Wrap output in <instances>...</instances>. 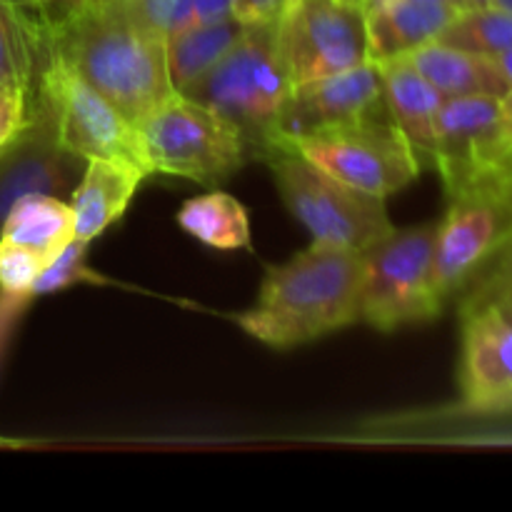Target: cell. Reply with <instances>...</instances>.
<instances>
[{
  "label": "cell",
  "instance_id": "34",
  "mask_svg": "<svg viewBox=\"0 0 512 512\" xmlns=\"http://www.w3.org/2000/svg\"><path fill=\"white\" fill-rule=\"evenodd\" d=\"M338 3L348 5V8H353V10H358V13L368 15L370 10H375L378 5H383L385 0H338Z\"/></svg>",
  "mask_w": 512,
  "mask_h": 512
},
{
  "label": "cell",
  "instance_id": "24",
  "mask_svg": "<svg viewBox=\"0 0 512 512\" xmlns=\"http://www.w3.org/2000/svg\"><path fill=\"white\" fill-rule=\"evenodd\" d=\"M95 273L88 268V240L73 238L38 275L33 285V298L58 290L70 288L78 283H93Z\"/></svg>",
  "mask_w": 512,
  "mask_h": 512
},
{
  "label": "cell",
  "instance_id": "26",
  "mask_svg": "<svg viewBox=\"0 0 512 512\" xmlns=\"http://www.w3.org/2000/svg\"><path fill=\"white\" fill-rule=\"evenodd\" d=\"M512 295V235L505 248L495 255L493 263L468 285L463 293V305L460 310L483 308V305H495L503 298Z\"/></svg>",
  "mask_w": 512,
  "mask_h": 512
},
{
  "label": "cell",
  "instance_id": "17",
  "mask_svg": "<svg viewBox=\"0 0 512 512\" xmlns=\"http://www.w3.org/2000/svg\"><path fill=\"white\" fill-rule=\"evenodd\" d=\"M458 5L443 0H385L365 15L370 60H388L440 38Z\"/></svg>",
  "mask_w": 512,
  "mask_h": 512
},
{
  "label": "cell",
  "instance_id": "1",
  "mask_svg": "<svg viewBox=\"0 0 512 512\" xmlns=\"http://www.w3.org/2000/svg\"><path fill=\"white\" fill-rule=\"evenodd\" d=\"M50 50L140 123L175 93L165 40L145 28L128 0H83L58 20H45Z\"/></svg>",
  "mask_w": 512,
  "mask_h": 512
},
{
  "label": "cell",
  "instance_id": "6",
  "mask_svg": "<svg viewBox=\"0 0 512 512\" xmlns=\"http://www.w3.org/2000/svg\"><path fill=\"white\" fill-rule=\"evenodd\" d=\"M435 223L393 228L363 250L360 323L380 333L443 313L433 285Z\"/></svg>",
  "mask_w": 512,
  "mask_h": 512
},
{
  "label": "cell",
  "instance_id": "32",
  "mask_svg": "<svg viewBox=\"0 0 512 512\" xmlns=\"http://www.w3.org/2000/svg\"><path fill=\"white\" fill-rule=\"evenodd\" d=\"M83 0H38V13L43 20H58L75 10Z\"/></svg>",
  "mask_w": 512,
  "mask_h": 512
},
{
  "label": "cell",
  "instance_id": "28",
  "mask_svg": "<svg viewBox=\"0 0 512 512\" xmlns=\"http://www.w3.org/2000/svg\"><path fill=\"white\" fill-rule=\"evenodd\" d=\"M30 303H33V295H18L0 290V368H3L5 355H8L10 343H13L20 320L28 313Z\"/></svg>",
  "mask_w": 512,
  "mask_h": 512
},
{
  "label": "cell",
  "instance_id": "33",
  "mask_svg": "<svg viewBox=\"0 0 512 512\" xmlns=\"http://www.w3.org/2000/svg\"><path fill=\"white\" fill-rule=\"evenodd\" d=\"M490 60H493L495 70H498V75L503 78V83L508 85V90H510L512 88V48L505 50V53L495 55V58H490Z\"/></svg>",
  "mask_w": 512,
  "mask_h": 512
},
{
  "label": "cell",
  "instance_id": "39",
  "mask_svg": "<svg viewBox=\"0 0 512 512\" xmlns=\"http://www.w3.org/2000/svg\"><path fill=\"white\" fill-rule=\"evenodd\" d=\"M20 5H23V8H28V10H33L35 15H40L38 13V0H18Z\"/></svg>",
  "mask_w": 512,
  "mask_h": 512
},
{
  "label": "cell",
  "instance_id": "16",
  "mask_svg": "<svg viewBox=\"0 0 512 512\" xmlns=\"http://www.w3.org/2000/svg\"><path fill=\"white\" fill-rule=\"evenodd\" d=\"M148 178L140 168L118 160H88L78 185L70 193L75 213V238L93 243L125 215L140 183Z\"/></svg>",
  "mask_w": 512,
  "mask_h": 512
},
{
  "label": "cell",
  "instance_id": "4",
  "mask_svg": "<svg viewBox=\"0 0 512 512\" xmlns=\"http://www.w3.org/2000/svg\"><path fill=\"white\" fill-rule=\"evenodd\" d=\"M155 173L218 188L250 163L238 130L215 110L173 93L138 123Z\"/></svg>",
  "mask_w": 512,
  "mask_h": 512
},
{
  "label": "cell",
  "instance_id": "10",
  "mask_svg": "<svg viewBox=\"0 0 512 512\" xmlns=\"http://www.w3.org/2000/svg\"><path fill=\"white\" fill-rule=\"evenodd\" d=\"M275 40L293 85L370 60L365 15L338 0H295L275 25Z\"/></svg>",
  "mask_w": 512,
  "mask_h": 512
},
{
  "label": "cell",
  "instance_id": "7",
  "mask_svg": "<svg viewBox=\"0 0 512 512\" xmlns=\"http://www.w3.org/2000/svg\"><path fill=\"white\" fill-rule=\"evenodd\" d=\"M512 235V178H488L448 195L435 223L433 285L445 305L468 290Z\"/></svg>",
  "mask_w": 512,
  "mask_h": 512
},
{
  "label": "cell",
  "instance_id": "3",
  "mask_svg": "<svg viewBox=\"0 0 512 512\" xmlns=\"http://www.w3.org/2000/svg\"><path fill=\"white\" fill-rule=\"evenodd\" d=\"M275 25H245L230 53L183 90L238 130L250 160H268L283 150L280 120L293 80L278 53Z\"/></svg>",
  "mask_w": 512,
  "mask_h": 512
},
{
  "label": "cell",
  "instance_id": "29",
  "mask_svg": "<svg viewBox=\"0 0 512 512\" xmlns=\"http://www.w3.org/2000/svg\"><path fill=\"white\" fill-rule=\"evenodd\" d=\"M235 0H180V30L195 28V25L213 23L233 15ZM175 35V33H173Z\"/></svg>",
  "mask_w": 512,
  "mask_h": 512
},
{
  "label": "cell",
  "instance_id": "19",
  "mask_svg": "<svg viewBox=\"0 0 512 512\" xmlns=\"http://www.w3.org/2000/svg\"><path fill=\"white\" fill-rule=\"evenodd\" d=\"M50 55L45 20L18 0H0V83L33 93Z\"/></svg>",
  "mask_w": 512,
  "mask_h": 512
},
{
  "label": "cell",
  "instance_id": "38",
  "mask_svg": "<svg viewBox=\"0 0 512 512\" xmlns=\"http://www.w3.org/2000/svg\"><path fill=\"white\" fill-rule=\"evenodd\" d=\"M490 5H495V8L508 10V13H512V0H490Z\"/></svg>",
  "mask_w": 512,
  "mask_h": 512
},
{
  "label": "cell",
  "instance_id": "27",
  "mask_svg": "<svg viewBox=\"0 0 512 512\" xmlns=\"http://www.w3.org/2000/svg\"><path fill=\"white\" fill-rule=\"evenodd\" d=\"M30 90L15 83H0V148L20 133L30 115Z\"/></svg>",
  "mask_w": 512,
  "mask_h": 512
},
{
  "label": "cell",
  "instance_id": "9",
  "mask_svg": "<svg viewBox=\"0 0 512 512\" xmlns=\"http://www.w3.org/2000/svg\"><path fill=\"white\" fill-rule=\"evenodd\" d=\"M35 88L48 95L58 118L60 140L83 160H118L153 175L138 123L80 78L50 50Z\"/></svg>",
  "mask_w": 512,
  "mask_h": 512
},
{
  "label": "cell",
  "instance_id": "12",
  "mask_svg": "<svg viewBox=\"0 0 512 512\" xmlns=\"http://www.w3.org/2000/svg\"><path fill=\"white\" fill-rule=\"evenodd\" d=\"M433 168L445 195L488 178H510L500 165V98L455 95L440 105Z\"/></svg>",
  "mask_w": 512,
  "mask_h": 512
},
{
  "label": "cell",
  "instance_id": "8",
  "mask_svg": "<svg viewBox=\"0 0 512 512\" xmlns=\"http://www.w3.org/2000/svg\"><path fill=\"white\" fill-rule=\"evenodd\" d=\"M283 148H293L333 178L378 198L400 193L423 170L390 115L288 135Z\"/></svg>",
  "mask_w": 512,
  "mask_h": 512
},
{
  "label": "cell",
  "instance_id": "30",
  "mask_svg": "<svg viewBox=\"0 0 512 512\" xmlns=\"http://www.w3.org/2000/svg\"><path fill=\"white\" fill-rule=\"evenodd\" d=\"M295 5V0H235L233 15L245 25L278 23Z\"/></svg>",
  "mask_w": 512,
  "mask_h": 512
},
{
  "label": "cell",
  "instance_id": "18",
  "mask_svg": "<svg viewBox=\"0 0 512 512\" xmlns=\"http://www.w3.org/2000/svg\"><path fill=\"white\" fill-rule=\"evenodd\" d=\"M398 58L413 65L445 98H455V95H495V98H503L508 93V85L498 75L493 60L468 53V50L453 48V45H445L440 40H433V43L398 55Z\"/></svg>",
  "mask_w": 512,
  "mask_h": 512
},
{
  "label": "cell",
  "instance_id": "5",
  "mask_svg": "<svg viewBox=\"0 0 512 512\" xmlns=\"http://www.w3.org/2000/svg\"><path fill=\"white\" fill-rule=\"evenodd\" d=\"M265 163L273 170L283 203L315 243L365 250L393 230L385 198L333 178L293 148L278 150Z\"/></svg>",
  "mask_w": 512,
  "mask_h": 512
},
{
  "label": "cell",
  "instance_id": "25",
  "mask_svg": "<svg viewBox=\"0 0 512 512\" xmlns=\"http://www.w3.org/2000/svg\"><path fill=\"white\" fill-rule=\"evenodd\" d=\"M48 263L50 258L40 250L0 238V290L33 295L35 280Z\"/></svg>",
  "mask_w": 512,
  "mask_h": 512
},
{
  "label": "cell",
  "instance_id": "31",
  "mask_svg": "<svg viewBox=\"0 0 512 512\" xmlns=\"http://www.w3.org/2000/svg\"><path fill=\"white\" fill-rule=\"evenodd\" d=\"M500 165L512 178V88L500 98Z\"/></svg>",
  "mask_w": 512,
  "mask_h": 512
},
{
  "label": "cell",
  "instance_id": "37",
  "mask_svg": "<svg viewBox=\"0 0 512 512\" xmlns=\"http://www.w3.org/2000/svg\"><path fill=\"white\" fill-rule=\"evenodd\" d=\"M490 0H460V8H485Z\"/></svg>",
  "mask_w": 512,
  "mask_h": 512
},
{
  "label": "cell",
  "instance_id": "20",
  "mask_svg": "<svg viewBox=\"0 0 512 512\" xmlns=\"http://www.w3.org/2000/svg\"><path fill=\"white\" fill-rule=\"evenodd\" d=\"M243 33L245 23L230 15V18L195 25V28L170 35L165 40V60H168V75L175 93H183L210 68H215Z\"/></svg>",
  "mask_w": 512,
  "mask_h": 512
},
{
  "label": "cell",
  "instance_id": "13",
  "mask_svg": "<svg viewBox=\"0 0 512 512\" xmlns=\"http://www.w3.org/2000/svg\"><path fill=\"white\" fill-rule=\"evenodd\" d=\"M388 115L383 98V78L375 60L355 65L343 73L295 83L280 120V138L355 123Z\"/></svg>",
  "mask_w": 512,
  "mask_h": 512
},
{
  "label": "cell",
  "instance_id": "11",
  "mask_svg": "<svg viewBox=\"0 0 512 512\" xmlns=\"http://www.w3.org/2000/svg\"><path fill=\"white\" fill-rule=\"evenodd\" d=\"M88 160L70 153L60 140L58 118L40 88L30 95L28 123L0 148V228L15 200L28 193H73Z\"/></svg>",
  "mask_w": 512,
  "mask_h": 512
},
{
  "label": "cell",
  "instance_id": "35",
  "mask_svg": "<svg viewBox=\"0 0 512 512\" xmlns=\"http://www.w3.org/2000/svg\"><path fill=\"white\" fill-rule=\"evenodd\" d=\"M483 413L493 415V413H512V390L508 395H503V398L493 400V403L488 405V408L483 410Z\"/></svg>",
  "mask_w": 512,
  "mask_h": 512
},
{
  "label": "cell",
  "instance_id": "2",
  "mask_svg": "<svg viewBox=\"0 0 512 512\" xmlns=\"http://www.w3.org/2000/svg\"><path fill=\"white\" fill-rule=\"evenodd\" d=\"M363 250L315 243L268 270L235 323L270 348H295L360 323Z\"/></svg>",
  "mask_w": 512,
  "mask_h": 512
},
{
  "label": "cell",
  "instance_id": "21",
  "mask_svg": "<svg viewBox=\"0 0 512 512\" xmlns=\"http://www.w3.org/2000/svg\"><path fill=\"white\" fill-rule=\"evenodd\" d=\"M0 238L28 245L53 260L75 238V213L58 195L28 193L10 208Z\"/></svg>",
  "mask_w": 512,
  "mask_h": 512
},
{
  "label": "cell",
  "instance_id": "36",
  "mask_svg": "<svg viewBox=\"0 0 512 512\" xmlns=\"http://www.w3.org/2000/svg\"><path fill=\"white\" fill-rule=\"evenodd\" d=\"M495 308H498L500 313H503L505 318H508L510 323H512V295H508V298H503V300H500V303H495Z\"/></svg>",
  "mask_w": 512,
  "mask_h": 512
},
{
  "label": "cell",
  "instance_id": "40",
  "mask_svg": "<svg viewBox=\"0 0 512 512\" xmlns=\"http://www.w3.org/2000/svg\"><path fill=\"white\" fill-rule=\"evenodd\" d=\"M443 3H453V5H458V8H460V0H443ZM460 10H463V8H460Z\"/></svg>",
  "mask_w": 512,
  "mask_h": 512
},
{
  "label": "cell",
  "instance_id": "14",
  "mask_svg": "<svg viewBox=\"0 0 512 512\" xmlns=\"http://www.w3.org/2000/svg\"><path fill=\"white\" fill-rule=\"evenodd\" d=\"M463 410L483 413L512 390V323L495 305L463 310Z\"/></svg>",
  "mask_w": 512,
  "mask_h": 512
},
{
  "label": "cell",
  "instance_id": "15",
  "mask_svg": "<svg viewBox=\"0 0 512 512\" xmlns=\"http://www.w3.org/2000/svg\"><path fill=\"white\" fill-rule=\"evenodd\" d=\"M383 78L385 110L423 168H433L435 125L445 95L403 58L375 60Z\"/></svg>",
  "mask_w": 512,
  "mask_h": 512
},
{
  "label": "cell",
  "instance_id": "23",
  "mask_svg": "<svg viewBox=\"0 0 512 512\" xmlns=\"http://www.w3.org/2000/svg\"><path fill=\"white\" fill-rule=\"evenodd\" d=\"M438 40L483 58H495L512 48V13L495 5L463 8L455 13Z\"/></svg>",
  "mask_w": 512,
  "mask_h": 512
},
{
  "label": "cell",
  "instance_id": "22",
  "mask_svg": "<svg viewBox=\"0 0 512 512\" xmlns=\"http://www.w3.org/2000/svg\"><path fill=\"white\" fill-rule=\"evenodd\" d=\"M178 225L188 235L215 250H240L250 245L248 210L233 195L213 193L198 195L183 203Z\"/></svg>",
  "mask_w": 512,
  "mask_h": 512
}]
</instances>
